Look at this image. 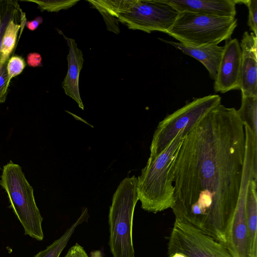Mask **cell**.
Segmentation results:
<instances>
[{
	"mask_svg": "<svg viewBox=\"0 0 257 257\" xmlns=\"http://www.w3.org/2000/svg\"><path fill=\"white\" fill-rule=\"evenodd\" d=\"M186 135L180 131L157 156L148 159L138 177L137 191L141 207L154 213L172 208L174 204L173 168Z\"/></svg>",
	"mask_w": 257,
	"mask_h": 257,
	"instance_id": "7a4b0ae2",
	"label": "cell"
},
{
	"mask_svg": "<svg viewBox=\"0 0 257 257\" xmlns=\"http://www.w3.org/2000/svg\"><path fill=\"white\" fill-rule=\"evenodd\" d=\"M242 4H244L248 10L247 25L254 35L257 36V1H242Z\"/></svg>",
	"mask_w": 257,
	"mask_h": 257,
	"instance_id": "44dd1931",
	"label": "cell"
},
{
	"mask_svg": "<svg viewBox=\"0 0 257 257\" xmlns=\"http://www.w3.org/2000/svg\"><path fill=\"white\" fill-rule=\"evenodd\" d=\"M178 12H190L219 17H235L237 0H164Z\"/></svg>",
	"mask_w": 257,
	"mask_h": 257,
	"instance_id": "7c38bea8",
	"label": "cell"
},
{
	"mask_svg": "<svg viewBox=\"0 0 257 257\" xmlns=\"http://www.w3.org/2000/svg\"><path fill=\"white\" fill-rule=\"evenodd\" d=\"M60 32L66 39L69 47V53L67 56L68 71L62 86L65 94L74 99L79 107L83 110L84 105L79 86V74L84 62L83 53L78 48L74 39L66 37L62 32Z\"/></svg>",
	"mask_w": 257,
	"mask_h": 257,
	"instance_id": "4fadbf2b",
	"label": "cell"
},
{
	"mask_svg": "<svg viewBox=\"0 0 257 257\" xmlns=\"http://www.w3.org/2000/svg\"><path fill=\"white\" fill-rule=\"evenodd\" d=\"M105 22H119L129 29L167 33L179 12L164 0L88 1Z\"/></svg>",
	"mask_w": 257,
	"mask_h": 257,
	"instance_id": "3957f363",
	"label": "cell"
},
{
	"mask_svg": "<svg viewBox=\"0 0 257 257\" xmlns=\"http://www.w3.org/2000/svg\"><path fill=\"white\" fill-rule=\"evenodd\" d=\"M237 111L243 124L257 138V96H241V106Z\"/></svg>",
	"mask_w": 257,
	"mask_h": 257,
	"instance_id": "e0dca14e",
	"label": "cell"
},
{
	"mask_svg": "<svg viewBox=\"0 0 257 257\" xmlns=\"http://www.w3.org/2000/svg\"><path fill=\"white\" fill-rule=\"evenodd\" d=\"M257 179L250 180L247 186L245 213L250 257H257Z\"/></svg>",
	"mask_w": 257,
	"mask_h": 257,
	"instance_id": "9a60e30c",
	"label": "cell"
},
{
	"mask_svg": "<svg viewBox=\"0 0 257 257\" xmlns=\"http://www.w3.org/2000/svg\"><path fill=\"white\" fill-rule=\"evenodd\" d=\"M23 1L36 3L41 11H46L49 12H58L61 10L68 9L79 2L78 0H27Z\"/></svg>",
	"mask_w": 257,
	"mask_h": 257,
	"instance_id": "d6986e66",
	"label": "cell"
},
{
	"mask_svg": "<svg viewBox=\"0 0 257 257\" xmlns=\"http://www.w3.org/2000/svg\"><path fill=\"white\" fill-rule=\"evenodd\" d=\"M25 66V60L20 56H14L8 60L7 63V70L9 82L13 78L22 72Z\"/></svg>",
	"mask_w": 257,
	"mask_h": 257,
	"instance_id": "ffe728a7",
	"label": "cell"
},
{
	"mask_svg": "<svg viewBox=\"0 0 257 257\" xmlns=\"http://www.w3.org/2000/svg\"><path fill=\"white\" fill-rule=\"evenodd\" d=\"M43 22V19L41 17H38L31 21H28L26 23V26L28 29L31 31H34L38 28L39 26Z\"/></svg>",
	"mask_w": 257,
	"mask_h": 257,
	"instance_id": "d4e9b609",
	"label": "cell"
},
{
	"mask_svg": "<svg viewBox=\"0 0 257 257\" xmlns=\"http://www.w3.org/2000/svg\"><path fill=\"white\" fill-rule=\"evenodd\" d=\"M138 178H124L113 194L109 208V245L112 257H135L133 222L135 208L139 200Z\"/></svg>",
	"mask_w": 257,
	"mask_h": 257,
	"instance_id": "277c9868",
	"label": "cell"
},
{
	"mask_svg": "<svg viewBox=\"0 0 257 257\" xmlns=\"http://www.w3.org/2000/svg\"><path fill=\"white\" fill-rule=\"evenodd\" d=\"M223 51L214 83L216 92L222 93L240 88L241 50L238 40L225 41Z\"/></svg>",
	"mask_w": 257,
	"mask_h": 257,
	"instance_id": "30bf717a",
	"label": "cell"
},
{
	"mask_svg": "<svg viewBox=\"0 0 257 257\" xmlns=\"http://www.w3.org/2000/svg\"><path fill=\"white\" fill-rule=\"evenodd\" d=\"M6 63L0 62V103L5 102L10 84L8 80Z\"/></svg>",
	"mask_w": 257,
	"mask_h": 257,
	"instance_id": "7402d4cb",
	"label": "cell"
},
{
	"mask_svg": "<svg viewBox=\"0 0 257 257\" xmlns=\"http://www.w3.org/2000/svg\"><path fill=\"white\" fill-rule=\"evenodd\" d=\"M1 178L0 185L8 194L10 207L22 225L25 234L42 240L43 217L36 205L33 188L27 180L21 167L10 161L4 166Z\"/></svg>",
	"mask_w": 257,
	"mask_h": 257,
	"instance_id": "8992f818",
	"label": "cell"
},
{
	"mask_svg": "<svg viewBox=\"0 0 257 257\" xmlns=\"http://www.w3.org/2000/svg\"><path fill=\"white\" fill-rule=\"evenodd\" d=\"M254 177L251 166L245 164L237 202L223 244L233 257H250L245 202L248 184Z\"/></svg>",
	"mask_w": 257,
	"mask_h": 257,
	"instance_id": "9c48e42d",
	"label": "cell"
},
{
	"mask_svg": "<svg viewBox=\"0 0 257 257\" xmlns=\"http://www.w3.org/2000/svg\"><path fill=\"white\" fill-rule=\"evenodd\" d=\"M1 28H0V62H1V40H2V38H1Z\"/></svg>",
	"mask_w": 257,
	"mask_h": 257,
	"instance_id": "4316f807",
	"label": "cell"
},
{
	"mask_svg": "<svg viewBox=\"0 0 257 257\" xmlns=\"http://www.w3.org/2000/svg\"><path fill=\"white\" fill-rule=\"evenodd\" d=\"M221 100L217 94L195 98L160 121L153 135L149 159L159 155L182 129L185 128L188 133L195 124L220 104Z\"/></svg>",
	"mask_w": 257,
	"mask_h": 257,
	"instance_id": "52a82bcc",
	"label": "cell"
},
{
	"mask_svg": "<svg viewBox=\"0 0 257 257\" xmlns=\"http://www.w3.org/2000/svg\"><path fill=\"white\" fill-rule=\"evenodd\" d=\"M240 46L241 96H257V36L252 32H244Z\"/></svg>",
	"mask_w": 257,
	"mask_h": 257,
	"instance_id": "8fae6325",
	"label": "cell"
},
{
	"mask_svg": "<svg viewBox=\"0 0 257 257\" xmlns=\"http://www.w3.org/2000/svg\"><path fill=\"white\" fill-rule=\"evenodd\" d=\"M1 24H2V21H1V16H0V28L1 27Z\"/></svg>",
	"mask_w": 257,
	"mask_h": 257,
	"instance_id": "83f0119b",
	"label": "cell"
},
{
	"mask_svg": "<svg viewBox=\"0 0 257 257\" xmlns=\"http://www.w3.org/2000/svg\"><path fill=\"white\" fill-rule=\"evenodd\" d=\"M21 25L16 24L14 20L9 22L2 38L1 47V62L6 63L13 51Z\"/></svg>",
	"mask_w": 257,
	"mask_h": 257,
	"instance_id": "ac0fdd59",
	"label": "cell"
},
{
	"mask_svg": "<svg viewBox=\"0 0 257 257\" xmlns=\"http://www.w3.org/2000/svg\"><path fill=\"white\" fill-rule=\"evenodd\" d=\"M169 257H186L184 254L180 252H175L170 256Z\"/></svg>",
	"mask_w": 257,
	"mask_h": 257,
	"instance_id": "484cf974",
	"label": "cell"
},
{
	"mask_svg": "<svg viewBox=\"0 0 257 257\" xmlns=\"http://www.w3.org/2000/svg\"><path fill=\"white\" fill-rule=\"evenodd\" d=\"M160 39L179 49L184 54L198 60L206 68L211 78L215 80L223 53V46L211 44L199 47H190L179 42Z\"/></svg>",
	"mask_w": 257,
	"mask_h": 257,
	"instance_id": "5bb4252c",
	"label": "cell"
},
{
	"mask_svg": "<svg viewBox=\"0 0 257 257\" xmlns=\"http://www.w3.org/2000/svg\"><path fill=\"white\" fill-rule=\"evenodd\" d=\"M64 257H89L83 247L78 243L72 246Z\"/></svg>",
	"mask_w": 257,
	"mask_h": 257,
	"instance_id": "603a6c76",
	"label": "cell"
},
{
	"mask_svg": "<svg viewBox=\"0 0 257 257\" xmlns=\"http://www.w3.org/2000/svg\"><path fill=\"white\" fill-rule=\"evenodd\" d=\"M88 218L87 209H85L76 221L58 239L34 257H59L66 247L75 228Z\"/></svg>",
	"mask_w": 257,
	"mask_h": 257,
	"instance_id": "2e32d148",
	"label": "cell"
},
{
	"mask_svg": "<svg viewBox=\"0 0 257 257\" xmlns=\"http://www.w3.org/2000/svg\"><path fill=\"white\" fill-rule=\"evenodd\" d=\"M237 26L235 17L185 11L179 12L167 34L188 46L218 45L231 38Z\"/></svg>",
	"mask_w": 257,
	"mask_h": 257,
	"instance_id": "5b68a950",
	"label": "cell"
},
{
	"mask_svg": "<svg viewBox=\"0 0 257 257\" xmlns=\"http://www.w3.org/2000/svg\"><path fill=\"white\" fill-rule=\"evenodd\" d=\"M167 252L169 256L180 252L186 257H233L221 242L176 219L169 237Z\"/></svg>",
	"mask_w": 257,
	"mask_h": 257,
	"instance_id": "ba28073f",
	"label": "cell"
},
{
	"mask_svg": "<svg viewBox=\"0 0 257 257\" xmlns=\"http://www.w3.org/2000/svg\"><path fill=\"white\" fill-rule=\"evenodd\" d=\"M27 61L30 66L34 67H38L41 64L42 57L41 55L38 53H31L27 56Z\"/></svg>",
	"mask_w": 257,
	"mask_h": 257,
	"instance_id": "cb8c5ba5",
	"label": "cell"
},
{
	"mask_svg": "<svg viewBox=\"0 0 257 257\" xmlns=\"http://www.w3.org/2000/svg\"><path fill=\"white\" fill-rule=\"evenodd\" d=\"M245 153L237 110L221 103L186 133L173 174L175 219L224 244L237 202Z\"/></svg>",
	"mask_w": 257,
	"mask_h": 257,
	"instance_id": "6da1fadb",
	"label": "cell"
}]
</instances>
